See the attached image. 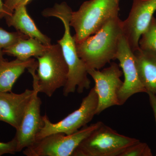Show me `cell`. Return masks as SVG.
Masks as SVG:
<instances>
[{"label": "cell", "instance_id": "cell-1", "mask_svg": "<svg viewBox=\"0 0 156 156\" xmlns=\"http://www.w3.org/2000/svg\"><path fill=\"white\" fill-rule=\"evenodd\" d=\"M72 11L67 3L63 2L56 4L53 8L45 9L42 12L44 17H57L64 25V35L57 42L61 47L68 67L67 80L63 87V94L65 96L74 93L76 90L79 93H83L85 89L90 88L91 84L87 68L78 56L76 42L71 34L69 23Z\"/></svg>", "mask_w": 156, "mask_h": 156}, {"label": "cell", "instance_id": "cell-2", "mask_svg": "<svg viewBox=\"0 0 156 156\" xmlns=\"http://www.w3.org/2000/svg\"><path fill=\"white\" fill-rule=\"evenodd\" d=\"M119 16L108 20L94 34L76 44L78 56L87 69H100L116 59L118 45L123 35Z\"/></svg>", "mask_w": 156, "mask_h": 156}, {"label": "cell", "instance_id": "cell-3", "mask_svg": "<svg viewBox=\"0 0 156 156\" xmlns=\"http://www.w3.org/2000/svg\"><path fill=\"white\" fill-rule=\"evenodd\" d=\"M36 58L38 65L28 69L33 79V85L39 92L51 97L57 89L64 87L67 80L68 67L61 47L58 44H51Z\"/></svg>", "mask_w": 156, "mask_h": 156}, {"label": "cell", "instance_id": "cell-4", "mask_svg": "<svg viewBox=\"0 0 156 156\" xmlns=\"http://www.w3.org/2000/svg\"><path fill=\"white\" fill-rule=\"evenodd\" d=\"M120 0H89L72 11L70 26L74 29L76 44L95 34L108 20L119 16Z\"/></svg>", "mask_w": 156, "mask_h": 156}, {"label": "cell", "instance_id": "cell-5", "mask_svg": "<svg viewBox=\"0 0 156 156\" xmlns=\"http://www.w3.org/2000/svg\"><path fill=\"white\" fill-rule=\"evenodd\" d=\"M139 140L125 136L102 123L85 138L72 156H120Z\"/></svg>", "mask_w": 156, "mask_h": 156}, {"label": "cell", "instance_id": "cell-6", "mask_svg": "<svg viewBox=\"0 0 156 156\" xmlns=\"http://www.w3.org/2000/svg\"><path fill=\"white\" fill-rule=\"evenodd\" d=\"M102 123L98 122L86 126L69 135L61 133L50 134L24 149L23 154L27 156H72L81 142Z\"/></svg>", "mask_w": 156, "mask_h": 156}, {"label": "cell", "instance_id": "cell-7", "mask_svg": "<svg viewBox=\"0 0 156 156\" xmlns=\"http://www.w3.org/2000/svg\"><path fill=\"white\" fill-rule=\"evenodd\" d=\"M98 104L97 93L93 87L84 98L80 107L58 122H50L47 115L43 116L44 125L37 134L36 141L53 133L69 135L87 126L96 115Z\"/></svg>", "mask_w": 156, "mask_h": 156}, {"label": "cell", "instance_id": "cell-8", "mask_svg": "<svg viewBox=\"0 0 156 156\" xmlns=\"http://www.w3.org/2000/svg\"><path fill=\"white\" fill-rule=\"evenodd\" d=\"M87 71L95 82L94 88L98 98L96 115L111 107L119 106L118 95L123 85L120 78L123 72L118 64L112 62L102 70L88 69Z\"/></svg>", "mask_w": 156, "mask_h": 156}, {"label": "cell", "instance_id": "cell-9", "mask_svg": "<svg viewBox=\"0 0 156 156\" xmlns=\"http://www.w3.org/2000/svg\"><path fill=\"white\" fill-rule=\"evenodd\" d=\"M156 11V0H134L128 18L122 22L123 36L133 52L147 30Z\"/></svg>", "mask_w": 156, "mask_h": 156}, {"label": "cell", "instance_id": "cell-10", "mask_svg": "<svg viewBox=\"0 0 156 156\" xmlns=\"http://www.w3.org/2000/svg\"><path fill=\"white\" fill-rule=\"evenodd\" d=\"M115 58L119 61V66L124 75L123 85L118 95L120 106L132 95L138 93H147V90L140 79L134 53L123 35L120 39Z\"/></svg>", "mask_w": 156, "mask_h": 156}, {"label": "cell", "instance_id": "cell-11", "mask_svg": "<svg viewBox=\"0 0 156 156\" xmlns=\"http://www.w3.org/2000/svg\"><path fill=\"white\" fill-rule=\"evenodd\" d=\"M33 87V95L26 109L20 125L16 129L14 137L17 142V152L35 142L37 134L44 125L43 117L41 114V100L38 96L39 92L36 87Z\"/></svg>", "mask_w": 156, "mask_h": 156}, {"label": "cell", "instance_id": "cell-12", "mask_svg": "<svg viewBox=\"0 0 156 156\" xmlns=\"http://www.w3.org/2000/svg\"><path fill=\"white\" fill-rule=\"evenodd\" d=\"M34 92L33 89H26L20 94L0 92V121L8 123L16 130Z\"/></svg>", "mask_w": 156, "mask_h": 156}, {"label": "cell", "instance_id": "cell-13", "mask_svg": "<svg viewBox=\"0 0 156 156\" xmlns=\"http://www.w3.org/2000/svg\"><path fill=\"white\" fill-rule=\"evenodd\" d=\"M5 18L9 27H13L29 37L38 39L45 45L51 44V39L39 30L27 13L25 5L19 4L11 15Z\"/></svg>", "mask_w": 156, "mask_h": 156}, {"label": "cell", "instance_id": "cell-14", "mask_svg": "<svg viewBox=\"0 0 156 156\" xmlns=\"http://www.w3.org/2000/svg\"><path fill=\"white\" fill-rule=\"evenodd\" d=\"M37 65V61L32 58L26 60H0V92H12L15 82L25 70Z\"/></svg>", "mask_w": 156, "mask_h": 156}, {"label": "cell", "instance_id": "cell-15", "mask_svg": "<svg viewBox=\"0 0 156 156\" xmlns=\"http://www.w3.org/2000/svg\"><path fill=\"white\" fill-rule=\"evenodd\" d=\"M133 53L140 79L147 92L156 95V55L140 48Z\"/></svg>", "mask_w": 156, "mask_h": 156}, {"label": "cell", "instance_id": "cell-16", "mask_svg": "<svg viewBox=\"0 0 156 156\" xmlns=\"http://www.w3.org/2000/svg\"><path fill=\"white\" fill-rule=\"evenodd\" d=\"M50 45H45L39 40L30 37L20 40L11 47L3 50L4 54L14 56L21 60H26L42 56Z\"/></svg>", "mask_w": 156, "mask_h": 156}, {"label": "cell", "instance_id": "cell-17", "mask_svg": "<svg viewBox=\"0 0 156 156\" xmlns=\"http://www.w3.org/2000/svg\"><path fill=\"white\" fill-rule=\"evenodd\" d=\"M139 48L156 55V18L153 17L148 28L140 39Z\"/></svg>", "mask_w": 156, "mask_h": 156}, {"label": "cell", "instance_id": "cell-18", "mask_svg": "<svg viewBox=\"0 0 156 156\" xmlns=\"http://www.w3.org/2000/svg\"><path fill=\"white\" fill-rule=\"evenodd\" d=\"M30 38L19 31L9 32L0 27V60L5 59L3 57V50L11 47L22 39Z\"/></svg>", "mask_w": 156, "mask_h": 156}, {"label": "cell", "instance_id": "cell-19", "mask_svg": "<svg viewBox=\"0 0 156 156\" xmlns=\"http://www.w3.org/2000/svg\"><path fill=\"white\" fill-rule=\"evenodd\" d=\"M151 150L147 144L139 142L126 148L120 156H152Z\"/></svg>", "mask_w": 156, "mask_h": 156}, {"label": "cell", "instance_id": "cell-20", "mask_svg": "<svg viewBox=\"0 0 156 156\" xmlns=\"http://www.w3.org/2000/svg\"><path fill=\"white\" fill-rule=\"evenodd\" d=\"M17 152V142L14 137L9 142H0V156L5 154H14Z\"/></svg>", "mask_w": 156, "mask_h": 156}, {"label": "cell", "instance_id": "cell-21", "mask_svg": "<svg viewBox=\"0 0 156 156\" xmlns=\"http://www.w3.org/2000/svg\"><path fill=\"white\" fill-rule=\"evenodd\" d=\"M23 0H5L3 5L4 9L7 15H11L14 9ZM5 16V17H6Z\"/></svg>", "mask_w": 156, "mask_h": 156}, {"label": "cell", "instance_id": "cell-22", "mask_svg": "<svg viewBox=\"0 0 156 156\" xmlns=\"http://www.w3.org/2000/svg\"><path fill=\"white\" fill-rule=\"evenodd\" d=\"M147 93L148 95L151 105L153 111L156 124V95L152 92H148Z\"/></svg>", "mask_w": 156, "mask_h": 156}, {"label": "cell", "instance_id": "cell-23", "mask_svg": "<svg viewBox=\"0 0 156 156\" xmlns=\"http://www.w3.org/2000/svg\"><path fill=\"white\" fill-rule=\"evenodd\" d=\"M4 3L2 2V0H0V20L3 17H5L7 14L5 11L3 7Z\"/></svg>", "mask_w": 156, "mask_h": 156}, {"label": "cell", "instance_id": "cell-24", "mask_svg": "<svg viewBox=\"0 0 156 156\" xmlns=\"http://www.w3.org/2000/svg\"><path fill=\"white\" fill-rule=\"evenodd\" d=\"M32 0H23V1L20 3V4H23V5H27Z\"/></svg>", "mask_w": 156, "mask_h": 156}, {"label": "cell", "instance_id": "cell-25", "mask_svg": "<svg viewBox=\"0 0 156 156\" xmlns=\"http://www.w3.org/2000/svg\"></svg>", "mask_w": 156, "mask_h": 156}]
</instances>
